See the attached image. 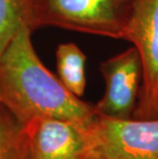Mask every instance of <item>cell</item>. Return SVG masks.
<instances>
[{"label":"cell","mask_w":158,"mask_h":159,"mask_svg":"<svg viewBox=\"0 0 158 159\" xmlns=\"http://www.w3.org/2000/svg\"><path fill=\"white\" fill-rule=\"evenodd\" d=\"M23 125L0 103V159H23Z\"/></svg>","instance_id":"obj_9"},{"label":"cell","mask_w":158,"mask_h":159,"mask_svg":"<svg viewBox=\"0 0 158 159\" xmlns=\"http://www.w3.org/2000/svg\"><path fill=\"white\" fill-rule=\"evenodd\" d=\"M38 0H0V52L21 26L37 30Z\"/></svg>","instance_id":"obj_8"},{"label":"cell","mask_w":158,"mask_h":159,"mask_svg":"<svg viewBox=\"0 0 158 159\" xmlns=\"http://www.w3.org/2000/svg\"><path fill=\"white\" fill-rule=\"evenodd\" d=\"M132 0H38L37 28L121 39Z\"/></svg>","instance_id":"obj_2"},{"label":"cell","mask_w":158,"mask_h":159,"mask_svg":"<svg viewBox=\"0 0 158 159\" xmlns=\"http://www.w3.org/2000/svg\"><path fill=\"white\" fill-rule=\"evenodd\" d=\"M23 125V159H79L86 148L85 126L52 117H35Z\"/></svg>","instance_id":"obj_6"},{"label":"cell","mask_w":158,"mask_h":159,"mask_svg":"<svg viewBox=\"0 0 158 159\" xmlns=\"http://www.w3.org/2000/svg\"><path fill=\"white\" fill-rule=\"evenodd\" d=\"M79 159H95V158H93V155H90L89 153H87V152H84V154H83Z\"/></svg>","instance_id":"obj_10"},{"label":"cell","mask_w":158,"mask_h":159,"mask_svg":"<svg viewBox=\"0 0 158 159\" xmlns=\"http://www.w3.org/2000/svg\"><path fill=\"white\" fill-rule=\"evenodd\" d=\"M56 59L60 81L70 93L81 98L86 85L84 52L75 43H63L56 48Z\"/></svg>","instance_id":"obj_7"},{"label":"cell","mask_w":158,"mask_h":159,"mask_svg":"<svg viewBox=\"0 0 158 159\" xmlns=\"http://www.w3.org/2000/svg\"><path fill=\"white\" fill-rule=\"evenodd\" d=\"M105 93L95 105L97 114L132 118L142 83V64L133 46L106 60L100 66Z\"/></svg>","instance_id":"obj_5"},{"label":"cell","mask_w":158,"mask_h":159,"mask_svg":"<svg viewBox=\"0 0 158 159\" xmlns=\"http://www.w3.org/2000/svg\"><path fill=\"white\" fill-rule=\"evenodd\" d=\"M85 152L95 159H158V118L97 114L85 127Z\"/></svg>","instance_id":"obj_3"},{"label":"cell","mask_w":158,"mask_h":159,"mask_svg":"<svg viewBox=\"0 0 158 159\" xmlns=\"http://www.w3.org/2000/svg\"><path fill=\"white\" fill-rule=\"evenodd\" d=\"M121 39L138 50L142 83L132 118H158V0H132Z\"/></svg>","instance_id":"obj_4"},{"label":"cell","mask_w":158,"mask_h":159,"mask_svg":"<svg viewBox=\"0 0 158 159\" xmlns=\"http://www.w3.org/2000/svg\"><path fill=\"white\" fill-rule=\"evenodd\" d=\"M33 31L21 26L0 52V103L19 122L52 117L79 125L89 124L97 114L90 105L66 89L37 56Z\"/></svg>","instance_id":"obj_1"}]
</instances>
